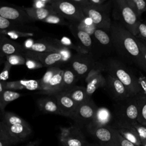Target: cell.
I'll list each match as a JSON object with an SVG mask.
<instances>
[{
	"instance_id": "6da1fadb",
	"label": "cell",
	"mask_w": 146,
	"mask_h": 146,
	"mask_svg": "<svg viewBox=\"0 0 146 146\" xmlns=\"http://www.w3.org/2000/svg\"><path fill=\"white\" fill-rule=\"evenodd\" d=\"M110 33L113 49L121 60L146 72V63L137 38L117 21L112 23Z\"/></svg>"
},
{
	"instance_id": "7a4b0ae2",
	"label": "cell",
	"mask_w": 146,
	"mask_h": 146,
	"mask_svg": "<svg viewBox=\"0 0 146 146\" xmlns=\"http://www.w3.org/2000/svg\"><path fill=\"white\" fill-rule=\"evenodd\" d=\"M104 67V72L119 80L127 88L132 96L141 93L137 76L120 59L113 57L102 60Z\"/></svg>"
},
{
	"instance_id": "3957f363",
	"label": "cell",
	"mask_w": 146,
	"mask_h": 146,
	"mask_svg": "<svg viewBox=\"0 0 146 146\" xmlns=\"http://www.w3.org/2000/svg\"><path fill=\"white\" fill-rule=\"evenodd\" d=\"M112 16L117 21L135 36L137 34V27L141 21L134 10L127 0H112Z\"/></svg>"
},
{
	"instance_id": "277c9868",
	"label": "cell",
	"mask_w": 146,
	"mask_h": 146,
	"mask_svg": "<svg viewBox=\"0 0 146 146\" xmlns=\"http://www.w3.org/2000/svg\"><path fill=\"white\" fill-rule=\"evenodd\" d=\"M84 15L91 19L98 29L110 31L112 23L111 13L112 9V0L107 1L103 4L95 5L91 4L82 7Z\"/></svg>"
},
{
	"instance_id": "5b68a950",
	"label": "cell",
	"mask_w": 146,
	"mask_h": 146,
	"mask_svg": "<svg viewBox=\"0 0 146 146\" xmlns=\"http://www.w3.org/2000/svg\"><path fill=\"white\" fill-rule=\"evenodd\" d=\"M114 109L115 120L133 125L137 123L138 107L136 95L115 102Z\"/></svg>"
},
{
	"instance_id": "8992f818",
	"label": "cell",
	"mask_w": 146,
	"mask_h": 146,
	"mask_svg": "<svg viewBox=\"0 0 146 146\" xmlns=\"http://www.w3.org/2000/svg\"><path fill=\"white\" fill-rule=\"evenodd\" d=\"M23 55L34 58L39 61L43 67L58 66L63 63H69L72 55L71 50H68L63 53L59 52H37L25 49Z\"/></svg>"
},
{
	"instance_id": "52a82bcc",
	"label": "cell",
	"mask_w": 146,
	"mask_h": 146,
	"mask_svg": "<svg viewBox=\"0 0 146 146\" xmlns=\"http://www.w3.org/2000/svg\"><path fill=\"white\" fill-rule=\"evenodd\" d=\"M50 5L55 11L71 22H79L85 17L82 7L70 0H51Z\"/></svg>"
},
{
	"instance_id": "ba28073f",
	"label": "cell",
	"mask_w": 146,
	"mask_h": 146,
	"mask_svg": "<svg viewBox=\"0 0 146 146\" xmlns=\"http://www.w3.org/2000/svg\"><path fill=\"white\" fill-rule=\"evenodd\" d=\"M98 107L91 98L78 104L77 108L71 117L75 125L80 128L86 127L92 121Z\"/></svg>"
},
{
	"instance_id": "9c48e42d",
	"label": "cell",
	"mask_w": 146,
	"mask_h": 146,
	"mask_svg": "<svg viewBox=\"0 0 146 146\" xmlns=\"http://www.w3.org/2000/svg\"><path fill=\"white\" fill-rule=\"evenodd\" d=\"M86 128L100 146H119L116 131L111 125L100 127L87 126Z\"/></svg>"
},
{
	"instance_id": "30bf717a",
	"label": "cell",
	"mask_w": 146,
	"mask_h": 146,
	"mask_svg": "<svg viewBox=\"0 0 146 146\" xmlns=\"http://www.w3.org/2000/svg\"><path fill=\"white\" fill-rule=\"evenodd\" d=\"M96 60L91 54H78L73 55L69 62L71 68L79 78H86L90 70L95 67Z\"/></svg>"
},
{
	"instance_id": "8fae6325",
	"label": "cell",
	"mask_w": 146,
	"mask_h": 146,
	"mask_svg": "<svg viewBox=\"0 0 146 146\" xmlns=\"http://www.w3.org/2000/svg\"><path fill=\"white\" fill-rule=\"evenodd\" d=\"M60 130L59 139L63 146H84L87 142L80 128L76 125Z\"/></svg>"
},
{
	"instance_id": "7c38bea8",
	"label": "cell",
	"mask_w": 146,
	"mask_h": 146,
	"mask_svg": "<svg viewBox=\"0 0 146 146\" xmlns=\"http://www.w3.org/2000/svg\"><path fill=\"white\" fill-rule=\"evenodd\" d=\"M104 88L115 102L124 100L132 95L124 84L115 76L107 74Z\"/></svg>"
},
{
	"instance_id": "4fadbf2b",
	"label": "cell",
	"mask_w": 146,
	"mask_h": 146,
	"mask_svg": "<svg viewBox=\"0 0 146 146\" xmlns=\"http://www.w3.org/2000/svg\"><path fill=\"white\" fill-rule=\"evenodd\" d=\"M0 15L22 25H28L34 22L23 8L20 7L7 5L0 6Z\"/></svg>"
},
{
	"instance_id": "5bb4252c",
	"label": "cell",
	"mask_w": 146,
	"mask_h": 146,
	"mask_svg": "<svg viewBox=\"0 0 146 146\" xmlns=\"http://www.w3.org/2000/svg\"><path fill=\"white\" fill-rule=\"evenodd\" d=\"M68 27L73 36L78 40V44L86 49L96 60H98V54L92 36L88 33L79 30L73 22H70Z\"/></svg>"
},
{
	"instance_id": "9a60e30c",
	"label": "cell",
	"mask_w": 146,
	"mask_h": 146,
	"mask_svg": "<svg viewBox=\"0 0 146 146\" xmlns=\"http://www.w3.org/2000/svg\"><path fill=\"white\" fill-rule=\"evenodd\" d=\"M92 36L95 42L98 55L110 53L111 50H114L110 31L97 28Z\"/></svg>"
},
{
	"instance_id": "2e32d148",
	"label": "cell",
	"mask_w": 146,
	"mask_h": 146,
	"mask_svg": "<svg viewBox=\"0 0 146 146\" xmlns=\"http://www.w3.org/2000/svg\"><path fill=\"white\" fill-rule=\"evenodd\" d=\"M51 96L55 98L62 115L71 119L74 114L78 104L73 100L66 92H59Z\"/></svg>"
},
{
	"instance_id": "e0dca14e",
	"label": "cell",
	"mask_w": 146,
	"mask_h": 146,
	"mask_svg": "<svg viewBox=\"0 0 146 146\" xmlns=\"http://www.w3.org/2000/svg\"><path fill=\"white\" fill-rule=\"evenodd\" d=\"M110 125L124 139L136 145H141V140L133 124L115 120Z\"/></svg>"
},
{
	"instance_id": "ac0fdd59",
	"label": "cell",
	"mask_w": 146,
	"mask_h": 146,
	"mask_svg": "<svg viewBox=\"0 0 146 146\" xmlns=\"http://www.w3.org/2000/svg\"><path fill=\"white\" fill-rule=\"evenodd\" d=\"M5 90H9L12 91L20 90H28L30 91L38 90L41 91V87L39 80H19L15 81L3 82Z\"/></svg>"
},
{
	"instance_id": "d6986e66",
	"label": "cell",
	"mask_w": 146,
	"mask_h": 146,
	"mask_svg": "<svg viewBox=\"0 0 146 146\" xmlns=\"http://www.w3.org/2000/svg\"><path fill=\"white\" fill-rule=\"evenodd\" d=\"M0 52L5 56L13 54L23 55L25 52L23 46L5 35H0Z\"/></svg>"
},
{
	"instance_id": "ffe728a7",
	"label": "cell",
	"mask_w": 146,
	"mask_h": 146,
	"mask_svg": "<svg viewBox=\"0 0 146 146\" xmlns=\"http://www.w3.org/2000/svg\"><path fill=\"white\" fill-rule=\"evenodd\" d=\"M68 50L66 48L60 47L50 39H42L38 41H34L33 44L27 50L37 52H59L60 53L64 52Z\"/></svg>"
},
{
	"instance_id": "44dd1931",
	"label": "cell",
	"mask_w": 146,
	"mask_h": 146,
	"mask_svg": "<svg viewBox=\"0 0 146 146\" xmlns=\"http://www.w3.org/2000/svg\"><path fill=\"white\" fill-rule=\"evenodd\" d=\"M112 120V113L106 107H98L95 116L90 124L87 126L100 127L110 125Z\"/></svg>"
},
{
	"instance_id": "7402d4cb",
	"label": "cell",
	"mask_w": 146,
	"mask_h": 146,
	"mask_svg": "<svg viewBox=\"0 0 146 146\" xmlns=\"http://www.w3.org/2000/svg\"><path fill=\"white\" fill-rule=\"evenodd\" d=\"M10 135L18 143L25 140L32 132V129L30 124H16L10 126H7Z\"/></svg>"
},
{
	"instance_id": "603a6c76",
	"label": "cell",
	"mask_w": 146,
	"mask_h": 146,
	"mask_svg": "<svg viewBox=\"0 0 146 146\" xmlns=\"http://www.w3.org/2000/svg\"><path fill=\"white\" fill-rule=\"evenodd\" d=\"M27 15L34 21H43L46 17L52 14L56 13L51 5H48L44 7L36 8L34 7H23Z\"/></svg>"
},
{
	"instance_id": "cb8c5ba5",
	"label": "cell",
	"mask_w": 146,
	"mask_h": 146,
	"mask_svg": "<svg viewBox=\"0 0 146 146\" xmlns=\"http://www.w3.org/2000/svg\"><path fill=\"white\" fill-rule=\"evenodd\" d=\"M63 74V69L60 68L49 81L46 88L43 91H40V93L51 96L59 92L62 86Z\"/></svg>"
},
{
	"instance_id": "d4e9b609",
	"label": "cell",
	"mask_w": 146,
	"mask_h": 146,
	"mask_svg": "<svg viewBox=\"0 0 146 146\" xmlns=\"http://www.w3.org/2000/svg\"><path fill=\"white\" fill-rule=\"evenodd\" d=\"M37 103L39 109L45 113L62 115L58 104L53 96L42 98L38 100Z\"/></svg>"
},
{
	"instance_id": "484cf974",
	"label": "cell",
	"mask_w": 146,
	"mask_h": 146,
	"mask_svg": "<svg viewBox=\"0 0 146 146\" xmlns=\"http://www.w3.org/2000/svg\"><path fill=\"white\" fill-rule=\"evenodd\" d=\"M86 82V92L88 97L91 98L92 94L99 88H104L106 85V77L103 74H100L85 78Z\"/></svg>"
},
{
	"instance_id": "4316f807",
	"label": "cell",
	"mask_w": 146,
	"mask_h": 146,
	"mask_svg": "<svg viewBox=\"0 0 146 146\" xmlns=\"http://www.w3.org/2000/svg\"><path fill=\"white\" fill-rule=\"evenodd\" d=\"M79 79L74 71L70 67L63 69L62 86L60 92H67L74 86Z\"/></svg>"
},
{
	"instance_id": "83f0119b",
	"label": "cell",
	"mask_w": 146,
	"mask_h": 146,
	"mask_svg": "<svg viewBox=\"0 0 146 146\" xmlns=\"http://www.w3.org/2000/svg\"><path fill=\"white\" fill-rule=\"evenodd\" d=\"M52 42H53L56 44L66 48L69 50H74L76 51L78 54H88L90 53L84 47L81 46L80 44H75L68 37L63 36L60 39H55V38H51L50 39Z\"/></svg>"
},
{
	"instance_id": "f1b7e54d",
	"label": "cell",
	"mask_w": 146,
	"mask_h": 146,
	"mask_svg": "<svg viewBox=\"0 0 146 146\" xmlns=\"http://www.w3.org/2000/svg\"><path fill=\"white\" fill-rule=\"evenodd\" d=\"M6 30H21L33 32L36 29L35 27L28 25H22L14 22L0 15V32Z\"/></svg>"
},
{
	"instance_id": "f546056e",
	"label": "cell",
	"mask_w": 146,
	"mask_h": 146,
	"mask_svg": "<svg viewBox=\"0 0 146 146\" xmlns=\"http://www.w3.org/2000/svg\"><path fill=\"white\" fill-rule=\"evenodd\" d=\"M66 92L78 104L82 103L91 98L88 97L86 92V87L83 86L75 85Z\"/></svg>"
},
{
	"instance_id": "4dcf8cb0",
	"label": "cell",
	"mask_w": 146,
	"mask_h": 146,
	"mask_svg": "<svg viewBox=\"0 0 146 146\" xmlns=\"http://www.w3.org/2000/svg\"><path fill=\"white\" fill-rule=\"evenodd\" d=\"M22 94L15 91L5 90L0 93V109L4 112L6 106L10 102L17 99Z\"/></svg>"
},
{
	"instance_id": "1f68e13d",
	"label": "cell",
	"mask_w": 146,
	"mask_h": 146,
	"mask_svg": "<svg viewBox=\"0 0 146 146\" xmlns=\"http://www.w3.org/2000/svg\"><path fill=\"white\" fill-rule=\"evenodd\" d=\"M138 107L137 122L146 125V96L141 93L136 95Z\"/></svg>"
},
{
	"instance_id": "d6a6232c",
	"label": "cell",
	"mask_w": 146,
	"mask_h": 146,
	"mask_svg": "<svg viewBox=\"0 0 146 146\" xmlns=\"http://www.w3.org/2000/svg\"><path fill=\"white\" fill-rule=\"evenodd\" d=\"M1 120L7 125L10 126L16 124H26L27 122L18 115L8 111H5Z\"/></svg>"
},
{
	"instance_id": "836d02e7",
	"label": "cell",
	"mask_w": 146,
	"mask_h": 146,
	"mask_svg": "<svg viewBox=\"0 0 146 146\" xmlns=\"http://www.w3.org/2000/svg\"><path fill=\"white\" fill-rule=\"evenodd\" d=\"M73 23H74V24L79 30L88 33L91 36L94 34L95 30L97 29V27L93 23L91 19L86 16L80 22H73Z\"/></svg>"
},
{
	"instance_id": "e575fe53",
	"label": "cell",
	"mask_w": 146,
	"mask_h": 146,
	"mask_svg": "<svg viewBox=\"0 0 146 146\" xmlns=\"http://www.w3.org/2000/svg\"><path fill=\"white\" fill-rule=\"evenodd\" d=\"M60 68L58 66H52L49 67L47 69L46 72L43 75V76L39 79L40 86L41 87V91H43L47 87L49 81L52 78L54 75L60 69Z\"/></svg>"
},
{
	"instance_id": "d590c367",
	"label": "cell",
	"mask_w": 146,
	"mask_h": 146,
	"mask_svg": "<svg viewBox=\"0 0 146 146\" xmlns=\"http://www.w3.org/2000/svg\"><path fill=\"white\" fill-rule=\"evenodd\" d=\"M11 39H17L19 38H30L35 35V33L32 31H25L21 30H6L0 32Z\"/></svg>"
},
{
	"instance_id": "8d00e7d4",
	"label": "cell",
	"mask_w": 146,
	"mask_h": 146,
	"mask_svg": "<svg viewBox=\"0 0 146 146\" xmlns=\"http://www.w3.org/2000/svg\"><path fill=\"white\" fill-rule=\"evenodd\" d=\"M139 17L146 12V2L144 0H127Z\"/></svg>"
},
{
	"instance_id": "74e56055",
	"label": "cell",
	"mask_w": 146,
	"mask_h": 146,
	"mask_svg": "<svg viewBox=\"0 0 146 146\" xmlns=\"http://www.w3.org/2000/svg\"><path fill=\"white\" fill-rule=\"evenodd\" d=\"M42 22L50 24L68 25V23L66 21L65 19L57 13L50 14L47 17H46Z\"/></svg>"
},
{
	"instance_id": "f35d334b",
	"label": "cell",
	"mask_w": 146,
	"mask_h": 146,
	"mask_svg": "<svg viewBox=\"0 0 146 146\" xmlns=\"http://www.w3.org/2000/svg\"><path fill=\"white\" fill-rule=\"evenodd\" d=\"M7 60L12 66L25 64L26 59L24 55L21 54H13L5 56Z\"/></svg>"
},
{
	"instance_id": "ab89813d",
	"label": "cell",
	"mask_w": 146,
	"mask_h": 146,
	"mask_svg": "<svg viewBox=\"0 0 146 146\" xmlns=\"http://www.w3.org/2000/svg\"><path fill=\"white\" fill-rule=\"evenodd\" d=\"M0 140H10L17 143H18L17 141L10 135L7 125L1 120H0Z\"/></svg>"
},
{
	"instance_id": "60d3db41",
	"label": "cell",
	"mask_w": 146,
	"mask_h": 146,
	"mask_svg": "<svg viewBox=\"0 0 146 146\" xmlns=\"http://www.w3.org/2000/svg\"><path fill=\"white\" fill-rule=\"evenodd\" d=\"M25 57L26 59L25 65L29 69L35 70V69L40 68L43 67V65L37 60L28 56H25Z\"/></svg>"
},
{
	"instance_id": "b9f144b4",
	"label": "cell",
	"mask_w": 146,
	"mask_h": 146,
	"mask_svg": "<svg viewBox=\"0 0 146 146\" xmlns=\"http://www.w3.org/2000/svg\"><path fill=\"white\" fill-rule=\"evenodd\" d=\"M146 43V22L140 21L137 27V34L136 36Z\"/></svg>"
},
{
	"instance_id": "7bdbcfd3",
	"label": "cell",
	"mask_w": 146,
	"mask_h": 146,
	"mask_svg": "<svg viewBox=\"0 0 146 146\" xmlns=\"http://www.w3.org/2000/svg\"><path fill=\"white\" fill-rule=\"evenodd\" d=\"M4 63V67L0 73V81L5 82L9 78V74L10 70L12 67V66L7 61L5 60Z\"/></svg>"
},
{
	"instance_id": "ee69618b",
	"label": "cell",
	"mask_w": 146,
	"mask_h": 146,
	"mask_svg": "<svg viewBox=\"0 0 146 146\" xmlns=\"http://www.w3.org/2000/svg\"><path fill=\"white\" fill-rule=\"evenodd\" d=\"M133 126L136 129L141 141L146 140V125H142L137 122L134 124Z\"/></svg>"
},
{
	"instance_id": "f6af8a7d",
	"label": "cell",
	"mask_w": 146,
	"mask_h": 146,
	"mask_svg": "<svg viewBox=\"0 0 146 146\" xmlns=\"http://www.w3.org/2000/svg\"><path fill=\"white\" fill-rule=\"evenodd\" d=\"M116 137H117V139L118 140L119 146H140V145H136V144L127 140V139H124L116 131Z\"/></svg>"
},
{
	"instance_id": "bcb514c9",
	"label": "cell",
	"mask_w": 146,
	"mask_h": 146,
	"mask_svg": "<svg viewBox=\"0 0 146 146\" xmlns=\"http://www.w3.org/2000/svg\"><path fill=\"white\" fill-rule=\"evenodd\" d=\"M137 78L141 93L146 96V76L141 74Z\"/></svg>"
},
{
	"instance_id": "7dc6e473",
	"label": "cell",
	"mask_w": 146,
	"mask_h": 146,
	"mask_svg": "<svg viewBox=\"0 0 146 146\" xmlns=\"http://www.w3.org/2000/svg\"><path fill=\"white\" fill-rule=\"evenodd\" d=\"M137 39L138 43H139V44L140 46V47L141 48V52H142L144 59V60L146 63V44L141 39H140L139 38H137Z\"/></svg>"
},
{
	"instance_id": "c3c4849f",
	"label": "cell",
	"mask_w": 146,
	"mask_h": 146,
	"mask_svg": "<svg viewBox=\"0 0 146 146\" xmlns=\"http://www.w3.org/2000/svg\"><path fill=\"white\" fill-rule=\"evenodd\" d=\"M48 4L43 2L42 0H34L33 7L36 8H42L46 7Z\"/></svg>"
},
{
	"instance_id": "681fc988",
	"label": "cell",
	"mask_w": 146,
	"mask_h": 146,
	"mask_svg": "<svg viewBox=\"0 0 146 146\" xmlns=\"http://www.w3.org/2000/svg\"><path fill=\"white\" fill-rule=\"evenodd\" d=\"M17 143L10 140H0V146H11Z\"/></svg>"
},
{
	"instance_id": "f907efd6",
	"label": "cell",
	"mask_w": 146,
	"mask_h": 146,
	"mask_svg": "<svg viewBox=\"0 0 146 146\" xmlns=\"http://www.w3.org/2000/svg\"><path fill=\"white\" fill-rule=\"evenodd\" d=\"M71 2L78 5L79 6H80L81 7L88 5V3H90L88 0H70Z\"/></svg>"
},
{
	"instance_id": "816d5d0a",
	"label": "cell",
	"mask_w": 146,
	"mask_h": 146,
	"mask_svg": "<svg viewBox=\"0 0 146 146\" xmlns=\"http://www.w3.org/2000/svg\"><path fill=\"white\" fill-rule=\"evenodd\" d=\"M108 0H88L89 2L91 4L95 5H99L104 3Z\"/></svg>"
},
{
	"instance_id": "f5cc1de1",
	"label": "cell",
	"mask_w": 146,
	"mask_h": 146,
	"mask_svg": "<svg viewBox=\"0 0 146 146\" xmlns=\"http://www.w3.org/2000/svg\"><path fill=\"white\" fill-rule=\"evenodd\" d=\"M39 140L31 141L28 143L27 144H26L23 146H38L39 145Z\"/></svg>"
},
{
	"instance_id": "db71d44e",
	"label": "cell",
	"mask_w": 146,
	"mask_h": 146,
	"mask_svg": "<svg viewBox=\"0 0 146 146\" xmlns=\"http://www.w3.org/2000/svg\"><path fill=\"white\" fill-rule=\"evenodd\" d=\"M5 60V55L0 52V66L2 63V62Z\"/></svg>"
},
{
	"instance_id": "11a10c76",
	"label": "cell",
	"mask_w": 146,
	"mask_h": 146,
	"mask_svg": "<svg viewBox=\"0 0 146 146\" xmlns=\"http://www.w3.org/2000/svg\"><path fill=\"white\" fill-rule=\"evenodd\" d=\"M84 146H100V145L98 143H90L87 141Z\"/></svg>"
},
{
	"instance_id": "9f6ffc18",
	"label": "cell",
	"mask_w": 146,
	"mask_h": 146,
	"mask_svg": "<svg viewBox=\"0 0 146 146\" xmlns=\"http://www.w3.org/2000/svg\"><path fill=\"white\" fill-rule=\"evenodd\" d=\"M4 90H5V88H4L3 82L0 81V93L3 91Z\"/></svg>"
},
{
	"instance_id": "6f0895ef",
	"label": "cell",
	"mask_w": 146,
	"mask_h": 146,
	"mask_svg": "<svg viewBox=\"0 0 146 146\" xmlns=\"http://www.w3.org/2000/svg\"><path fill=\"white\" fill-rule=\"evenodd\" d=\"M140 146H146V140H144L141 141Z\"/></svg>"
},
{
	"instance_id": "680465c9",
	"label": "cell",
	"mask_w": 146,
	"mask_h": 146,
	"mask_svg": "<svg viewBox=\"0 0 146 146\" xmlns=\"http://www.w3.org/2000/svg\"><path fill=\"white\" fill-rule=\"evenodd\" d=\"M42 1L48 5H50V3L51 2V0H42Z\"/></svg>"
},
{
	"instance_id": "91938a15",
	"label": "cell",
	"mask_w": 146,
	"mask_h": 146,
	"mask_svg": "<svg viewBox=\"0 0 146 146\" xmlns=\"http://www.w3.org/2000/svg\"><path fill=\"white\" fill-rule=\"evenodd\" d=\"M3 112L1 110V109H0V120L2 119V116H3Z\"/></svg>"
},
{
	"instance_id": "94428289",
	"label": "cell",
	"mask_w": 146,
	"mask_h": 146,
	"mask_svg": "<svg viewBox=\"0 0 146 146\" xmlns=\"http://www.w3.org/2000/svg\"><path fill=\"white\" fill-rule=\"evenodd\" d=\"M144 1H145V2H146V0H144Z\"/></svg>"
},
{
	"instance_id": "6125c7cd",
	"label": "cell",
	"mask_w": 146,
	"mask_h": 146,
	"mask_svg": "<svg viewBox=\"0 0 146 146\" xmlns=\"http://www.w3.org/2000/svg\"><path fill=\"white\" fill-rule=\"evenodd\" d=\"M1 35V34H0V35Z\"/></svg>"
},
{
	"instance_id": "be15d7a7",
	"label": "cell",
	"mask_w": 146,
	"mask_h": 146,
	"mask_svg": "<svg viewBox=\"0 0 146 146\" xmlns=\"http://www.w3.org/2000/svg\"><path fill=\"white\" fill-rule=\"evenodd\" d=\"M145 44H146V43H145Z\"/></svg>"
}]
</instances>
